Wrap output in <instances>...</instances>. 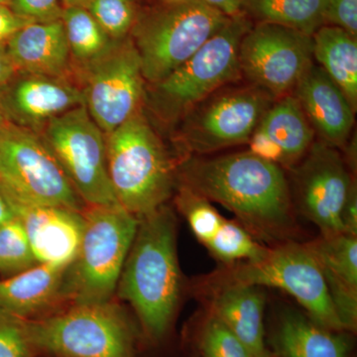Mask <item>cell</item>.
I'll return each mask as SVG.
<instances>
[{
    "label": "cell",
    "instance_id": "2",
    "mask_svg": "<svg viewBox=\"0 0 357 357\" xmlns=\"http://www.w3.org/2000/svg\"><path fill=\"white\" fill-rule=\"evenodd\" d=\"M181 293L176 218L164 206L140 218L115 294L132 307L144 335L159 340L170 328Z\"/></svg>",
    "mask_w": 357,
    "mask_h": 357
},
{
    "label": "cell",
    "instance_id": "20",
    "mask_svg": "<svg viewBox=\"0 0 357 357\" xmlns=\"http://www.w3.org/2000/svg\"><path fill=\"white\" fill-rule=\"evenodd\" d=\"M210 312L225 324L250 351L252 357L271 356L265 344V295L260 287L230 284L206 287Z\"/></svg>",
    "mask_w": 357,
    "mask_h": 357
},
{
    "label": "cell",
    "instance_id": "22",
    "mask_svg": "<svg viewBox=\"0 0 357 357\" xmlns=\"http://www.w3.org/2000/svg\"><path fill=\"white\" fill-rule=\"evenodd\" d=\"M272 345L277 357H349L351 351L344 332L326 328L292 311L279 319Z\"/></svg>",
    "mask_w": 357,
    "mask_h": 357
},
{
    "label": "cell",
    "instance_id": "23",
    "mask_svg": "<svg viewBox=\"0 0 357 357\" xmlns=\"http://www.w3.org/2000/svg\"><path fill=\"white\" fill-rule=\"evenodd\" d=\"M312 56L356 112V37L335 26H321L312 34Z\"/></svg>",
    "mask_w": 357,
    "mask_h": 357
},
{
    "label": "cell",
    "instance_id": "40",
    "mask_svg": "<svg viewBox=\"0 0 357 357\" xmlns=\"http://www.w3.org/2000/svg\"><path fill=\"white\" fill-rule=\"evenodd\" d=\"M14 218H16V215L13 203H11L8 195L0 185V225L10 222Z\"/></svg>",
    "mask_w": 357,
    "mask_h": 357
},
{
    "label": "cell",
    "instance_id": "37",
    "mask_svg": "<svg viewBox=\"0 0 357 357\" xmlns=\"http://www.w3.org/2000/svg\"><path fill=\"white\" fill-rule=\"evenodd\" d=\"M342 234L357 236V190L356 182L352 184L345 199L342 215Z\"/></svg>",
    "mask_w": 357,
    "mask_h": 357
},
{
    "label": "cell",
    "instance_id": "25",
    "mask_svg": "<svg viewBox=\"0 0 357 357\" xmlns=\"http://www.w3.org/2000/svg\"><path fill=\"white\" fill-rule=\"evenodd\" d=\"M326 0H243L241 13L257 23L292 28L312 36L325 25Z\"/></svg>",
    "mask_w": 357,
    "mask_h": 357
},
{
    "label": "cell",
    "instance_id": "44",
    "mask_svg": "<svg viewBox=\"0 0 357 357\" xmlns=\"http://www.w3.org/2000/svg\"><path fill=\"white\" fill-rule=\"evenodd\" d=\"M9 2H10V0H0V4H6V6H8Z\"/></svg>",
    "mask_w": 357,
    "mask_h": 357
},
{
    "label": "cell",
    "instance_id": "4",
    "mask_svg": "<svg viewBox=\"0 0 357 357\" xmlns=\"http://www.w3.org/2000/svg\"><path fill=\"white\" fill-rule=\"evenodd\" d=\"M83 213L84 231L79 250L65 272L68 306L114 300L139 223L119 204L86 206Z\"/></svg>",
    "mask_w": 357,
    "mask_h": 357
},
{
    "label": "cell",
    "instance_id": "3",
    "mask_svg": "<svg viewBox=\"0 0 357 357\" xmlns=\"http://www.w3.org/2000/svg\"><path fill=\"white\" fill-rule=\"evenodd\" d=\"M107 171L117 202L134 217L166 206L176 187V170L163 143L138 112L105 134Z\"/></svg>",
    "mask_w": 357,
    "mask_h": 357
},
{
    "label": "cell",
    "instance_id": "17",
    "mask_svg": "<svg viewBox=\"0 0 357 357\" xmlns=\"http://www.w3.org/2000/svg\"><path fill=\"white\" fill-rule=\"evenodd\" d=\"M294 93L321 142L335 148L344 146L354 128L356 112L325 70L312 63Z\"/></svg>",
    "mask_w": 357,
    "mask_h": 357
},
{
    "label": "cell",
    "instance_id": "39",
    "mask_svg": "<svg viewBox=\"0 0 357 357\" xmlns=\"http://www.w3.org/2000/svg\"><path fill=\"white\" fill-rule=\"evenodd\" d=\"M206 6L217 9L225 15L232 17L241 13V1L243 0H201Z\"/></svg>",
    "mask_w": 357,
    "mask_h": 357
},
{
    "label": "cell",
    "instance_id": "38",
    "mask_svg": "<svg viewBox=\"0 0 357 357\" xmlns=\"http://www.w3.org/2000/svg\"><path fill=\"white\" fill-rule=\"evenodd\" d=\"M16 75H17V70L9 56L6 43H1L0 44V91L10 83Z\"/></svg>",
    "mask_w": 357,
    "mask_h": 357
},
{
    "label": "cell",
    "instance_id": "19",
    "mask_svg": "<svg viewBox=\"0 0 357 357\" xmlns=\"http://www.w3.org/2000/svg\"><path fill=\"white\" fill-rule=\"evenodd\" d=\"M325 278L345 331L357 326V236L340 234L307 243Z\"/></svg>",
    "mask_w": 357,
    "mask_h": 357
},
{
    "label": "cell",
    "instance_id": "32",
    "mask_svg": "<svg viewBox=\"0 0 357 357\" xmlns=\"http://www.w3.org/2000/svg\"><path fill=\"white\" fill-rule=\"evenodd\" d=\"M37 356L24 319L0 312V357Z\"/></svg>",
    "mask_w": 357,
    "mask_h": 357
},
{
    "label": "cell",
    "instance_id": "13",
    "mask_svg": "<svg viewBox=\"0 0 357 357\" xmlns=\"http://www.w3.org/2000/svg\"><path fill=\"white\" fill-rule=\"evenodd\" d=\"M86 107L93 121L109 134L140 112L144 77L133 40H121L102 59L84 68Z\"/></svg>",
    "mask_w": 357,
    "mask_h": 357
},
{
    "label": "cell",
    "instance_id": "28",
    "mask_svg": "<svg viewBox=\"0 0 357 357\" xmlns=\"http://www.w3.org/2000/svg\"><path fill=\"white\" fill-rule=\"evenodd\" d=\"M38 265L17 218L0 225V276L11 277Z\"/></svg>",
    "mask_w": 357,
    "mask_h": 357
},
{
    "label": "cell",
    "instance_id": "1",
    "mask_svg": "<svg viewBox=\"0 0 357 357\" xmlns=\"http://www.w3.org/2000/svg\"><path fill=\"white\" fill-rule=\"evenodd\" d=\"M178 175L181 185L232 211L257 241L274 246L297 234L290 185L280 165L248 151L185 160Z\"/></svg>",
    "mask_w": 357,
    "mask_h": 357
},
{
    "label": "cell",
    "instance_id": "42",
    "mask_svg": "<svg viewBox=\"0 0 357 357\" xmlns=\"http://www.w3.org/2000/svg\"><path fill=\"white\" fill-rule=\"evenodd\" d=\"M9 123V121H7L6 115L3 114L2 110L0 109V133L3 131V129L6 128L7 124Z\"/></svg>",
    "mask_w": 357,
    "mask_h": 357
},
{
    "label": "cell",
    "instance_id": "11",
    "mask_svg": "<svg viewBox=\"0 0 357 357\" xmlns=\"http://www.w3.org/2000/svg\"><path fill=\"white\" fill-rule=\"evenodd\" d=\"M239 68L251 84L282 98L314 63L312 36L284 26L257 23L239 46Z\"/></svg>",
    "mask_w": 357,
    "mask_h": 357
},
{
    "label": "cell",
    "instance_id": "29",
    "mask_svg": "<svg viewBox=\"0 0 357 357\" xmlns=\"http://www.w3.org/2000/svg\"><path fill=\"white\" fill-rule=\"evenodd\" d=\"M176 204L189 223L192 234L199 243L206 246L217 234L225 218L211 206L210 201L184 185L180 184L178 187Z\"/></svg>",
    "mask_w": 357,
    "mask_h": 357
},
{
    "label": "cell",
    "instance_id": "41",
    "mask_svg": "<svg viewBox=\"0 0 357 357\" xmlns=\"http://www.w3.org/2000/svg\"><path fill=\"white\" fill-rule=\"evenodd\" d=\"M64 8L66 7H86L91 0H61Z\"/></svg>",
    "mask_w": 357,
    "mask_h": 357
},
{
    "label": "cell",
    "instance_id": "33",
    "mask_svg": "<svg viewBox=\"0 0 357 357\" xmlns=\"http://www.w3.org/2000/svg\"><path fill=\"white\" fill-rule=\"evenodd\" d=\"M14 13L31 23H49L62 20L61 0H10L8 4Z\"/></svg>",
    "mask_w": 357,
    "mask_h": 357
},
{
    "label": "cell",
    "instance_id": "9",
    "mask_svg": "<svg viewBox=\"0 0 357 357\" xmlns=\"http://www.w3.org/2000/svg\"><path fill=\"white\" fill-rule=\"evenodd\" d=\"M0 185L33 206L86 208L43 138L11 122L0 133Z\"/></svg>",
    "mask_w": 357,
    "mask_h": 357
},
{
    "label": "cell",
    "instance_id": "10",
    "mask_svg": "<svg viewBox=\"0 0 357 357\" xmlns=\"http://www.w3.org/2000/svg\"><path fill=\"white\" fill-rule=\"evenodd\" d=\"M44 142L86 206L119 204L107 171L105 134L79 105L51 119Z\"/></svg>",
    "mask_w": 357,
    "mask_h": 357
},
{
    "label": "cell",
    "instance_id": "24",
    "mask_svg": "<svg viewBox=\"0 0 357 357\" xmlns=\"http://www.w3.org/2000/svg\"><path fill=\"white\" fill-rule=\"evenodd\" d=\"M258 126L280 146L285 159L284 166L295 165L314 143V129L294 96L279 98Z\"/></svg>",
    "mask_w": 357,
    "mask_h": 357
},
{
    "label": "cell",
    "instance_id": "12",
    "mask_svg": "<svg viewBox=\"0 0 357 357\" xmlns=\"http://www.w3.org/2000/svg\"><path fill=\"white\" fill-rule=\"evenodd\" d=\"M274 100L253 84L215 93L190 112L183 131L185 147L206 154L248 142Z\"/></svg>",
    "mask_w": 357,
    "mask_h": 357
},
{
    "label": "cell",
    "instance_id": "18",
    "mask_svg": "<svg viewBox=\"0 0 357 357\" xmlns=\"http://www.w3.org/2000/svg\"><path fill=\"white\" fill-rule=\"evenodd\" d=\"M67 268L38 264L22 273L1 277L0 312L22 319H37L67 307Z\"/></svg>",
    "mask_w": 357,
    "mask_h": 357
},
{
    "label": "cell",
    "instance_id": "16",
    "mask_svg": "<svg viewBox=\"0 0 357 357\" xmlns=\"http://www.w3.org/2000/svg\"><path fill=\"white\" fill-rule=\"evenodd\" d=\"M6 194L13 203L16 218L24 227L37 263L69 267L76 257L83 236L84 211L60 206H33Z\"/></svg>",
    "mask_w": 357,
    "mask_h": 357
},
{
    "label": "cell",
    "instance_id": "31",
    "mask_svg": "<svg viewBox=\"0 0 357 357\" xmlns=\"http://www.w3.org/2000/svg\"><path fill=\"white\" fill-rule=\"evenodd\" d=\"M199 349L203 357H252L248 347L211 312L199 335Z\"/></svg>",
    "mask_w": 357,
    "mask_h": 357
},
{
    "label": "cell",
    "instance_id": "14",
    "mask_svg": "<svg viewBox=\"0 0 357 357\" xmlns=\"http://www.w3.org/2000/svg\"><path fill=\"white\" fill-rule=\"evenodd\" d=\"M295 170L298 208L321 236L342 234V215L354 180L337 148L314 142Z\"/></svg>",
    "mask_w": 357,
    "mask_h": 357
},
{
    "label": "cell",
    "instance_id": "5",
    "mask_svg": "<svg viewBox=\"0 0 357 357\" xmlns=\"http://www.w3.org/2000/svg\"><path fill=\"white\" fill-rule=\"evenodd\" d=\"M24 321L37 354L135 357V328L128 312L114 300L69 305L44 318Z\"/></svg>",
    "mask_w": 357,
    "mask_h": 357
},
{
    "label": "cell",
    "instance_id": "43",
    "mask_svg": "<svg viewBox=\"0 0 357 357\" xmlns=\"http://www.w3.org/2000/svg\"><path fill=\"white\" fill-rule=\"evenodd\" d=\"M163 3H176V2L185 1V0H162Z\"/></svg>",
    "mask_w": 357,
    "mask_h": 357
},
{
    "label": "cell",
    "instance_id": "21",
    "mask_svg": "<svg viewBox=\"0 0 357 357\" xmlns=\"http://www.w3.org/2000/svg\"><path fill=\"white\" fill-rule=\"evenodd\" d=\"M6 46L17 73L66 77L69 72L70 54L62 20L30 23Z\"/></svg>",
    "mask_w": 357,
    "mask_h": 357
},
{
    "label": "cell",
    "instance_id": "26",
    "mask_svg": "<svg viewBox=\"0 0 357 357\" xmlns=\"http://www.w3.org/2000/svg\"><path fill=\"white\" fill-rule=\"evenodd\" d=\"M62 22L70 59L82 70L107 55L119 42L110 38L86 7H66Z\"/></svg>",
    "mask_w": 357,
    "mask_h": 357
},
{
    "label": "cell",
    "instance_id": "7",
    "mask_svg": "<svg viewBox=\"0 0 357 357\" xmlns=\"http://www.w3.org/2000/svg\"><path fill=\"white\" fill-rule=\"evenodd\" d=\"M230 284L280 289L292 296L319 325L335 332L345 331L319 263L307 243L286 241L268 248L255 261L227 265L211 275L206 287Z\"/></svg>",
    "mask_w": 357,
    "mask_h": 357
},
{
    "label": "cell",
    "instance_id": "34",
    "mask_svg": "<svg viewBox=\"0 0 357 357\" xmlns=\"http://www.w3.org/2000/svg\"><path fill=\"white\" fill-rule=\"evenodd\" d=\"M325 25L342 28L356 37L357 0H326Z\"/></svg>",
    "mask_w": 357,
    "mask_h": 357
},
{
    "label": "cell",
    "instance_id": "30",
    "mask_svg": "<svg viewBox=\"0 0 357 357\" xmlns=\"http://www.w3.org/2000/svg\"><path fill=\"white\" fill-rule=\"evenodd\" d=\"M86 8L114 41L128 38L138 18L133 0H91Z\"/></svg>",
    "mask_w": 357,
    "mask_h": 357
},
{
    "label": "cell",
    "instance_id": "27",
    "mask_svg": "<svg viewBox=\"0 0 357 357\" xmlns=\"http://www.w3.org/2000/svg\"><path fill=\"white\" fill-rule=\"evenodd\" d=\"M206 248L225 265L255 261L261 258L268 248L258 243L241 223L225 218Z\"/></svg>",
    "mask_w": 357,
    "mask_h": 357
},
{
    "label": "cell",
    "instance_id": "15",
    "mask_svg": "<svg viewBox=\"0 0 357 357\" xmlns=\"http://www.w3.org/2000/svg\"><path fill=\"white\" fill-rule=\"evenodd\" d=\"M79 105H86L83 89L66 77L17 73L0 91V109L7 121L34 132Z\"/></svg>",
    "mask_w": 357,
    "mask_h": 357
},
{
    "label": "cell",
    "instance_id": "45",
    "mask_svg": "<svg viewBox=\"0 0 357 357\" xmlns=\"http://www.w3.org/2000/svg\"><path fill=\"white\" fill-rule=\"evenodd\" d=\"M268 357H277V356H274L273 354H271V356H268Z\"/></svg>",
    "mask_w": 357,
    "mask_h": 357
},
{
    "label": "cell",
    "instance_id": "35",
    "mask_svg": "<svg viewBox=\"0 0 357 357\" xmlns=\"http://www.w3.org/2000/svg\"><path fill=\"white\" fill-rule=\"evenodd\" d=\"M248 144L251 154L264 161L284 166L285 159L280 146L259 126L249 138Z\"/></svg>",
    "mask_w": 357,
    "mask_h": 357
},
{
    "label": "cell",
    "instance_id": "8",
    "mask_svg": "<svg viewBox=\"0 0 357 357\" xmlns=\"http://www.w3.org/2000/svg\"><path fill=\"white\" fill-rule=\"evenodd\" d=\"M252 25L243 13L229 17L187 62L155 84L152 103L156 112L173 121L237 81L241 76L239 46Z\"/></svg>",
    "mask_w": 357,
    "mask_h": 357
},
{
    "label": "cell",
    "instance_id": "6",
    "mask_svg": "<svg viewBox=\"0 0 357 357\" xmlns=\"http://www.w3.org/2000/svg\"><path fill=\"white\" fill-rule=\"evenodd\" d=\"M201 0L163 3L138 15L132 39L143 77L155 84L194 56L229 20Z\"/></svg>",
    "mask_w": 357,
    "mask_h": 357
},
{
    "label": "cell",
    "instance_id": "36",
    "mask_svg": "<svg viewBox=\"0 0 357 357\" xmlns=\"http://www.w3.org/2000/svg\"><path fill=\"white\" fill-rule=\"evenodd\" d=\"M30 23L14 13L9 6L0 4V44L7 43L18 30Z\"/></svg>",
    "mask_w": 357,
    "mask_h": 357
}]
</instances>
